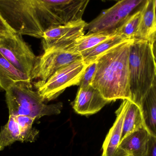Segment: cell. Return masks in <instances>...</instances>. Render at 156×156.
Here are the masks:
<instances>
[{
	"label": "cell",
	"instance_id": "9a60e30c",
	"mask_svg": "<svg viewBox=\"0 0 156 156\" xmlns=\"http://www.w3.org/2000/svg\"><path fill=\"white\" fill-rule=\"evenodd\" d=\"M140 107L147 130L150 135L156 136V86L154 83Z\"/></svg>",
	"mask_w": 156,
	"mask_h": 156
},
{
	"label": "cell",
	"instance_id": "f546056e",
	"mask_svg": "<svg viewBox=\"0 0 156 156\" xmlns=\"http://www.w3.org/2000/svg\"><path fill=\"white\" fill-rule=\"evenodd\" d=\"M155 65H156V58H155Z\"/></svg>",
	"mask_w": 156,
	"mask_h": 156
},
{
	"label": "cell",
	"instance_id": "3957f363",
	"mask_svg": "<svg viewBox=\"0 0 156 156\" xmlns=\"http://www.w3.org/2000/svg\"><path fill=\"white\" fill-rule=\"evenodd\" d=\"M131 101L141 106L156 77L153 41L134 39L129 56Z\"/></svg>",
	"mask_w": 156,
	"mask_h": 156
},
{
	"label": "cell",
	"instance_id": "7c38bea8",
	"mask_svg": "<svg viewBox=\"0 0 156 156\" xmlns=\"http://www.w3.org/2000/svg\"><path fill=\"white\" fill-rule=\"evenodd\" d=\"M150 135L146 129H139L130 134L120 142L118 156H144Z\"/></svg>",
	"mask_w": 156,
	"mask_h": 156
},
{
	"label": "cell",
	"instance_id": "5bb4252c",
	"mask_svg": "<svg viewBox=\"0 0 156 156\" xmlns=\"http://www.w3.org/2000/svg\"><path fill=\"white\" fill-rule=\"evenodd\" d=\"M154 23V0H148L142 10L141 21L135 39L152 41Z\"/></svg>",
	"mask_w": 156,
	"mask_h": 156
},
{
	"label": "cell",
	"instance_id": "8fae6325",
	"mask_svg": "<svg viewBox=\"0 0 156 156\" xmlns=\"http://www.w3.org/2000/svg\"><path fill=\"white\" fill-rule=\"evenodd\" d=\"M131 101L127 99L123 100L115 112L116 118L104 141L101 156H118V147L122 138L124 121Z\"/></svg>",
	"mask_w": 156,
	"mask_h": 156
},
{
	"label": "cell",
	"instance_id": "4dcf8cb0",
	"mask_svg": "<svg viewBox=\"0 0 156 156\" xmlns=\"http://www.w3.org/2000/svg\"><path fill=\"white\" fill-rule=\"evenodd\" d=\"M0 36H1V35H0Z\"/></svg>",
	"mask_w": 156,
	"mask_h": 156
},
{
	"label": "cell",
	"instance_id": "83f0119b",
	"mask_svg": "<svg viewBox=\"0 0 156 156\" xmlns=\"http://www.w3.org/2000/svg\"><path fill=\"white\" fill-rule=\"evenodd\" d=\"M152 40H154V41H156V33L154 35V37H153Z\"/></svg>",
	"mask_w": 156,
	"mask_h": 156
},
{
	"label": "cell",
	"instance_id": "484cf974",
	"mask_svg": "<svg viewBox=\"0 0 156 156\" xmlns=\"http://www.w3.org/2000/svg\"><path fill=\"white\" fill-rule=\"evenodd\" d=\"M153 41V52H154V56L155 58H156V42L152 40Z\"/></svg>",
	"mask_w": 156,
	"mask_h": 156
},
{
	"label": "cell",
	"instance_id": "6da1fadb",
	"mask_svg": "<svg viewBox=\"0 0 156 156\" xmlns=\"http://www.w3.org/2000/svg\"><path fill=\"white\" fill-rule=\"evenodd\" d=\"M90 0H0V15L17 34L42 38L48 29L83 19Z\"/></svg>",
	"mask_w": 156,
	"mask_h": 156
},
{
	"label": "cell",
	"instance_id": "8992f818",
	"mask_svg": "<svg viewBox=\"0 0 156 156\" xmlns=\"http://www.w3.org/2000/svg\"><path fill=\"white\" fill-rule=\"evenodd\" d=\"M88 66L80 58L61 68L46 81L35 87L37 92L44 101L56 99L68 87L79 85Z\"/></svg>",
	"mask_w": 156,
	"mask_h": 156
},
{
	"label": "cell",
	"instance_id": "7a4b0ae2",
	"mask_svg": "<svg viewBox=\"0 0 156 156\" xmlns=\"http://www.w3.org/2000/svg\"><path fill=\"white\" fill-rule=\"evenodd\" d=\"M134 39L124 41L102 55L91 85L110 102L118 99L131 101L129 56Z\"/></svg>",
	"mask_w": 156,
	"mask_h": 156
},
{
	"label": "cell",
	"instance_id": "d4e9b609",
	"mask_svg": "<svg viewBox=\"0 0 156 156\" xmlns=\"http://www.w3.org/2000/svg\"><path fill=\"white\" fill-rule=\"evenodd\" d=\"M154 7L155 13V23L154 27V35L156 33V0H154Z\"/></svg>",
	"mask_w": 156,
	"mask_h": 156
},
{
	"label": "cell",
	"instance_id": "ac0fdd59",
	"mask_svg": "<svg viewBox=\"0 0 156 156\" xmlns=\"http://www.w3.org/2000/svg\"><path fill=\"white\" fill-rule=\"evenodd\" d=\"M113 35L105 33L85 34L78 38L73 44L62 50L73 54H80L94 47L101 42L108 39Z\"/></svg>",
	"mask_w": 156,
	"mask_h": 156
},
{
	"label": "cell",
	"instance_id": "30bf717a",
	"mask_svg": "<svg viewBox=\"0 0 156 156\" xmlns=\"http://www.w3.org/2000/svg\"><path fill=\"white\" fill-rule=\"evenodd\" d=\"M110 102L97 89L90 85L87 88H79L73 108L79 114L90 115L98 112Z\"/></svg>",
	"mask_w": 156,
	"mask_h": 156
},
{
	"label": "cell",
	"instance_id": "cb8c5ba5",
	"mask_svg": "<svg viewBox=\"0 0 156 156\" xmlns=\"http://www.w3.org/2000/svg\"><path fill=\"white\" fill-rule=\"evenodd\" d=\"M13 33L16 32L6 23L0 15V35H5Z\"/></svg>",
	"mask_w": 156,
	"mask_h": 156
},
{
	"label": "cell",
	"instance_id": "2e32d148",
	"mask_svg": "<svg viewBox=\"0 0 156 156\" xmlns=\"http://www.w3.org/2000/svg\"><path fill=\"white\" fill-rule=\"evenodd\" d=\"M141 129H146L142 109L139 105L131 101L125 117L121 141Z\"/></svg>",
	"mask_w": 156,
	"mask_h": 156
},
{
	"label": "cell",
	"instance_id": "4316f807",
	"mask_svg": "<svg viewBox=\"0 0 156 156\" xmlns=\"http://www.w3.org/2000/svg\"><path fill=\"white\" fill-rule=\"evenodd\" d=\"M103 2H116L118 0H101Z\"/></svg>",
	"mask_w": 156,
	"mask_h": 156
},
{
	"label": "cell",
	"instance_id": "f1b7e54d",
	"mask_svg": "<svg viewBox=\"0 0 156 156\" xmlns=\"http://www.w3.org/2000/svg\"><path fill=\"white\" fill-rule=\"evenodd\" d=\"M154 84L156 86V74L155 78V80H154Z\"/></svg>",
	"mask_w": 156,
	"mask_h": 156
},
{
	"label": "cell",
	"instance_id": "277c9868",
	"mask_svg": "<svg viewBox=\"0 0 156 156\" xmlns=\"http://www.w3.org/2000/svg\"><path fill=\"white\" fill-rule=\"evenodd\" d=\"M9 115H22L40 119L46 115H58L63 107L61 103L46 105L37 91L32 89V83H16L5 91Z\"/></svg>",
	"mask_w": 156,
	"mask_h": 156
},
{
	"label": "cell",
	"instance_id": "ba28073f",
	"mask_svg": "<svg viewBox=\"0 0 156 156\" xmlns=\"http://www.w3.org/2000/svg\"><path fill=\"white\" fill-rule=\"evenodd\" d=\"M82 58L80 54L69 53L62 49H53L44 52L37 58L31 81L35 87L46 81L54 73L63 67Z\"/></svg>",
	"mask_w": 156,
	"mask_h": 156
},
{
	"label": "cell",
	"instance_id": "603a6c76",
	"mask_svg": "<svg viewBox=\"0 0 156 156\" xmlns=\"http://www.w3.org/2000/svg\"><path fill=\"white\" fill-rule=\"evenodd\" d=\"M144 156H156V136L150 135L147 151Z\"/></svg>",
	"mask_w": 156,
	"mask_h": 156
},
{
	"label": "cell",
	"instance_id": "5b68a950",
	"mask_svg": "<svg viewBox=\"0 0 156 156\" xmlns=\"http://www.w3.org/2000/svg\"><path fill=\"white\" fill-rule=\"evenodd\" d=\"M148 0H118L112 6L103 10L85 27L87 34H116L129 18L142 11Z\"/></svg>",
	"mask_w": 156,
	"mask_h": 156
},
{
	"label": "cell",
	"instance_id": "e0dca14e",
	"mask_svg": "<svg viewBox=\"0 0 156 156\" xmlns=\"http://www.w3.org/2000/svg\"><path fill=\"white\" fill-rule=\"evenodd\" d=\"M119 35L115 34L101 42L97 45L81 54L82 59L87 66L96 61L102 55L119 44L127 41Z\"/></svg>",
	"mask_w": 156,
	"mask_h": 156
},
{
	"label": "cell",
	"instance_id": "4fadbf2b",
	"mask_svg": "<svg viewBox=\"0 0 156 156\" xmlns=\"http://www.w3.org/2000/svg\"><path fill=\"white\" fill-rule=\"evenodd\" d=\"M20 82L32 83L31 78L15 68L0 53V87L6 91Z\"/></svg>",
	"mask_w": 156,
	"mask_h": 156
},
{
	"label": "cell",
	"instance_id": "7402d4cb",
	"mask_svg": "<svg viewBox=\"0 0 156 156\" xmlns=\"http://www.w3.org/2000/svg\"><path fill=\"white\" fill-rule=\"evenodd\" d=\"M96 66L97 61H96L87 67L80 81L79 85L80 88H87L91 85L95 75Z\"/></svg>",
	"mask_w": 156,
	"mask_h": 156
},
{
	"label": "cell",
	"instance_id": "52a82bcc",
	"mask_svg": "<svg viewBox=\"0 0 156 156\" xmlns=\"http://www.w3.org/2000/svg\"><path fill=\"white\" fill-rule=\"evenodd\" d=\"M0 53L15 68L31 79L37 57L23 35L13 33L0 36Z\"/></svg>",
	"mask_w": 156,
	"mask_h": 156
},
{
	"label": "cell",
	"instance_id": "ffe728a7",
	"mask_svg": "<svg viewBox=\"0 0 156 156\" xmlns=\"http://www.w3.org/2000/svg\"><path fill=\"white\" fill-rule=\"evenodd\" d=\"M21 131V143H33L36 140L39 131L33 127L34 118L25 115L13 116Z\"/></svg>",
	"mask_w": 156,
	"mask_h": 156
},
{
	"label": "cell",
	"instance_id": "44dd1931",
	"mask_svg": "<svg viewBox=\"0 0 156 156\" xmlns=\"http://www.w3.org/2000/svg\"><path fill=\"white\" fill-rule=\"evenodd\" d=\"M142 11L136 13L129 18L117 30L116 34L119 35L126 40L135 39L141 21Z\"/></svg>",
	"mask_w": 156,
	"mask_h": 156
},
{
	"label": "cell",
	"instance_id": "d6986e66",
	"mask_svg": "<svg viewBox=\"0 0 156 156\" xmlns=\"http://www.w3.org/2000/svg\"><path fill=\"white\" fill-rule=\"evenodd\" d=\"M16 142L21 143L20 127L14 116L9 115L8 122L0 130V151Z\"/></svg>",
	"mask_w": 156,
	"mask_h": 156
},
{
	"label": "cell",
	"instance_id": "9c48e42d",
	"mask_svg": "<svg viewBox=\"0 0 156 156\" xmlns=\"http://www.w3.org/2000/svg\"><path fill=\"white\" fill-rule=\"evenodd\" d=\"M87 23L81 19L48 29L42 38L44 51L65 49L85 34Z\"/></svg>",
	"mask_w": 156,
	"mask_h": 156
}]
</instances>
